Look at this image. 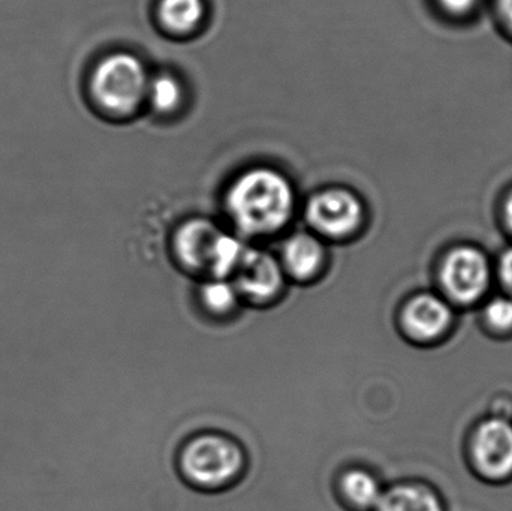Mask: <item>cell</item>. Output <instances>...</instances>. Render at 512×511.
Here are the masks:
<instances>
[{"label":"cell","instance_id":"6da1fadb","mask_svg":"<svg viewBox=\"0 0 512 511\" xmlns=\"http://www.w3.org/2000/svg\"><path fill=\"white\" fill-rule=\"evenodd\" d=\"M295 195L285 176L271 168H254L231 185L227 209L240 233L249 237L273 236L294 215Z\"/></svg>","mask_w":512,"mask_h":511},{"label":"cell","instance_id":"7a4b0ae2","mask_svg":"<svg viewBox=\"0 0 512 511\" xmlns=\"http://www.w3.org/2000/svg\"><path fill=\"white\" fill-rule=\"evenodd\" d=\"M182 474L203 491H221L242 476L245 456L233 441L218 435H201L186 444L180 458Z\"/></svg>","mask_w":512,"mask_h":511},{"label":"cell","instance_id":"3957f363","mask_svg":"<svg viewBox=\"0 0 512 511\" xmlns=\"http://www.w3.org/2000/svg\"><path fill=\"white\" fill-rule=\"evenodd\" d=\"M149 80L138 57L129 53L111 54L93 72V95L107 110L128 113L146 98Z\"/></svg>","mask_w":512,"mask_h":511},{"label":"cell","instance_id":"277c9868","mask_svg":"<svg viewBox=\"0 0 512 511\" xmlns=\"http://www.w3.org/2000/svg\"><path fill=\"white\" fill-rule=\"evenodd\" d=\"M363 204L346 189H327L307 203L306 219L310 227L331 240L354 236L363 224Z\"/></svg>","mask_w":512,"mask_h":511},{"label":"cell","instance_id":"5b68a950","mask_svg":"<svg viewBox=\"0 0 512 511\" xmlns=\"http://www.w3.org/2000/svg\"><path fill=\"white\" fill-rule=\"evenodd\" d=\"M285 276L282 264L273 255L261 249L248 248L231 281L242 299L256 305H267L282 294Z\"/></svg>","mask_w":512,"mask_h":511},{"label":"cell","instance_id":"8992f818","mask_svg":"<svg viewBox=\"0 0 512 511\" xmlns=\"http://www.w3.org/2000/svg\"><path fill=\"white\" fill-rule=\"evenodd\" d=\"M442 284L451 299L474 303L486 294L490 284V266L486 255L474 248L451 252L442 267Z\"/></svg>","mask_w":512,"mask_h":511},{"label":"cell","instance_id":"52a82bcc","mask_svg":"<svg viewBox=\"0 0 512 511\" xmlns=\"http://www.w3.org/2000/svg\"><path fill=\"white\" fill-rule=\"evenodd\" d=\"M475 462L481 473L492 480H504L512 474V425L501 419L484 422L472 444Z\"/></svg>","mask_w":512,"mask_h":511},{"label":"cell","instance_id":"ba28073f","mask_svg":"<svg viewBox=\"0 0 512 511\" xmlns=\"http://www.w3.org/2000/svg\"><path fill=\"white\" fill-rule=\"evenodd\" d=\"M222 230L204 219L186 222L174 239V252L183 267L197 273L210 272L216 243Z\"/></svg>","mask_w":512,"mask_h":511},{"label":"cell","instance_id":"9c48e42d","mask_svg":"<svg viewBox=\"0 0 512 511\" xmlns=\"http://www.w3.org/2000/svg\"><path fill=\"white\" fill-rule=\"evenodd\" d=\"M453 312L447 302L433 294L414 297L403 311V327L408 335L420 341H432L447 332Z\"/></svg>","mask_w":512,"mask_h":511},{"label":"cell","instance_id":"30bf717a","mask_svg":"<svg viewBox=\"0 0 512 511\" xmlns=\"http://www.w3.org/2000/svg\"><path fill=\"white\" fill-rule=\"evenodd\" d=\"M280 264L289 278L298 282L313 281L324 272L327 252L312 234H294L283 245Z\"/></svg>","mask_w":512,"mask_h":511},{"label":"cell","instance_id":"8fae6325","mask_svg":"<svg viewBox=\"0 0 512 511\" xmlns=\"http://www.w3.org/2000/svg\"><path fill=\"white\" fill-rule=\"evenodd\" d=\"M340 501L351 511H373L381 500V483L364 470H349L340 477L337 486Z\"/></svg>","mask_w":512,"mask_h":511},{"label":"cell","instance_id":"7c38bea8","mask_svg":"<svg viewBox=\"0 0 512 511\" xmlns=\"http://www.w3.org/2000/svg\"><path fill=\"white\" fill-rule=\"evenodd\" d=\"M373 511H445V506L441 497L427 486L403 483L382 492Z\"/></svg>","mask_w":512,"mask_h":511},{"label":"cell","instance_id":"4fadbf2b","mask_svg":"<svg viewBox=\"0 0 512 511\" xmlns=\"http://www.w3.org/2000/svg\"><path fill=\"white\" fill-rule=\"evenodd\" d=\"M240 297L231 279L212 278L201 288V303L209 314L227 317L239 306Z\"/></svg>","mask_w":512,"mask_h":511},{"label":"cell","instance_id":"5bb4252c","mask_svg":"<svg viewBox=\"0 0 512 511\" xmlns=\"http://www.w3.org/2000/svg\"><path fill=\"white\" fill-rule=\"evenodd\" d=\"M161 17L167 26L186 32L204 17L203 0H162Z\"/></svg>","mask_w":512,"mask_h":511},{"label":"cell","instance_id":"9a60e30c","mask_svg":"<svg viewBox=\"0 0 512 511\" xmlns=\"http://www.w3.org/2000/svg\"><path fill=\"white\" fill-rule=\"evenodd\" d=\"M146 98L158 111H171L182 101V86L179 80L170 74H161L150 78Z\"/></svg>","mask_w":512,"mask_h":511},{"label":"cell","instance_id":"2e32d148","mask_svg":"<svg viewBox=\"0 0 512 511\" xmlns=\"http://www.w3.org/2000/svg\"><path fill=\"white\" fill-rule=\"evenodd\" d=\"M486 320L498 330L512 329V299L496 297L486 308Z\"/></svg>","mask_w":512,"mask_h":511},{"label":"cell","instance_id":"e0dca14e","mask_svg":"<svg viewBox=\"0 0 512 511\" xmlns=\"http://www.w3.org/2000/svg\"><path fill=\"white\" fill-rule=\"evenodd\" d=\"M478 0H438L439 5L450 14H466L474 9Z\"/></svg>","mask_w":512,"mask_h":511},{"label":"cell","instance_id":"ac0fdd59","mask_svg":"<svg viewBox=\"0 0 512 511\" xmlns=\"http://www.w3.org/2000/svg\"><path fill=\"white\" fill-rule=\"evenodd\" d=\"M499 273H501L502 282L512 293V248L504 252L499 264Z\"/></svg>","mask_w":512,"mask_h":511},{"label":"cell","instance_id":"d6986e66","mask_svg":"<svg viewBox=\"0 0 512 511\" xmlns=\"http://www.w3.org/2000/svg\"><path fill=\"white\" fill-rule=\"evenodd\" d=\"M499 8H501L502 18L512 32V0H499Z\"/></svg>","mask_w":512,"mask_h":511},{"label":"cell","instance_id":"ffe728a7","mask_svg":"<svg viewBox=\"0 0 512 511\" xmlns=\"http://www.w3.org/2000/svg\"><path fill=\"white\" fill-rule=\"evenodd\" d=\"M505 218H507L508 225L512 230V192L508 197L507 204H505Z\"/></svg>","mask_w":512,"mask_h":511}]
</instances>
